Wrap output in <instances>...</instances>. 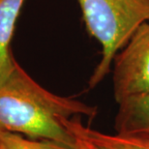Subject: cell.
Here are the masks:
<instances>
[{
    "instance_id": "1",
    "label": "cell",
    "mask_w": 149,
    "mask_h": 149,
    "mask_svg": "<svg viewBox=\"0 0 149 149\" xmlns=\"http://www.w3.org/2000/svg\"><path fill=\"white\" fill-rule=\"evenodd\" d=\"M96 114L95 107L47 90L17 62L12 74L0 84L1 130L77 148L64 121L80 115L94 118Z\"/></svg>"
},
{
    "instance_id": "2",
    "label": "cell",
    "mask_w": 149,
    "mask_h": 149,
    "mask_svg": "<svg viewBox=\"0 0 149 149\" xmlns=\"http://www.w3.org/2000/svg\"><path fill=\"white\" fill-rule=\"evenodd\" d=\"M88 33L101 45V60L88 81L95 88L111 72L115 56L149 22V0H77Z\"/></svg>"
},
{
    "instance_id": "3",
    "label": "cell",
    "mask_w": 149,
    "mask_h": 149,
    "mask_svg": "<svg viewBox=\"0 0 149 149\" xmlns=\"http://www.w3.org/2000/svg\"><path fill=\"white\" fill-rule=\"evenodd\" d=\"M113 94L116 103L149 93V22L135 31L113 61Z\"/></svg>"
},
{
    "instance_id": "4",
    "label": "cell",
    "mask_w": 149,
    "mask_h": 149,
    "mask_svg": "<svg viewBox=\"0 0 149 149\" xmlns=\"http://www.w3.org/2000/svg\"><path fill=\"white\" fill-rule=\"evenodd\" d=\"M114 128L120 135L149 136V93L119 102Z\"/></svg>"
},
{
    "instance_id": "5",
    "label": "cell",
    "mask_w": 149,
    "mask_h": 149,
    "mask_svg": "<svg viewBox=\"0 0 149 149\" xmlns=\"http://www.w3.org/2000/svg\"><path fill=\"white\" fill-rule=\"evenodd\" d=\"M25 0H0V84L15 68L10 45Z\"/></svg>"
},
{
    "instance_id": "6",
    "label": "cell",
    "mask_w": 149,
    "mask_h": 149,
    "mask_svg": "<svg viewBox=\"0 0 149 149\" xmlns=\"http://www.w3.org/2000/svg\"><path fill=\"white\" fill-rule=\"evenodd\" d=\"M64 124L74 136H80L111 149H149V136L102 133L84 126L79 116L66 119Z\"/></svg>"
},
{
    "instance_id": "7",
    "label": "cell",
    "mask_w": 149,
    "mask_h": 149,
    "mask_svg": "<svg viewBox=\"0 0 149 149\" xmlns=\"http://www.w3.org/2000/svg\"><path fill=\"white\" fill-rule=\"evenodd\" d=\"M0 149H79L47 139H28L19 134L0 129Z\"/></svg>"
},
{
    "instance_id": "8",
    "label": "cell",
    "mask_w": 149,
    "mask_h": 149,
    "mask_svg": "<svg viewBox=\"0 0 149 149\" xmlns=\"http://www.w3.org/2000/svg\"><path fill=\"white\" fill-rule=\"evenodd\" d=\"M74 139H76V143H77V147L79 149H111L106 146H103V145L97 144L95 142H92L90 141L83 138H80V136H74Z\"/></svg>"
}]
</instances>
